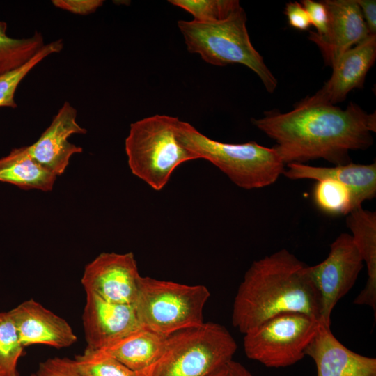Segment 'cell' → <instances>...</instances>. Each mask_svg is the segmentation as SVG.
Returning a JSON list of instances; mask_svg holds the SVG:
<instances>
[{
	"instance_id": "cell-21",
	"label": "cell",
	"mask_w": 376,
	"mask_h": 376,
	"mask_svg": "<svg viewBox=\"0 0 376 376\" xmlns=\"http://www.w3.org/2000/svg\"><path fill=\"white\" fill-rule=\"evenodd\" d=\"M7 24L0 20V75L15 70L33 58L45 45L41 33L26 38H13L6 34Z\"/></svg>"
},
{
	"instance_id": "cell-23",
	"label": "cell",
	"mask_w": 376,
	"mask_h": 376,
	"mask_svg": "<svg viewBox=\"0 0 376 376\" xmlns=\"http://www.w3.org/2000/svg\"><path fill=\"white\" fill-rule=\"evenodd\" d=\"M63 48L61 40L45 44L43 47L22 67L0 75V107L16 108L15 94L17 86L26 75L48 56L60 52Z\"/></svg>"
},
{
	"instance_id": "cell-26",
	"label": "cell",
	"mask_w": 376,
	"mask_h": 376,
	"mask_svg": "<svg viewBox=\"0 0 376 376\" xmlns=\"http://www.w3.org/2000/svg\"><path fill=\"white\" fill-rule=\"evenodd\" d=\"M171 4L180 7L199 22H212L225 19L241 8L237 0H170Z\"/></svg>"
},
{
	"instance_id": "cell-3",
	"label": "cell",
	"mask_w": 376,
	"mask_h": 376,
	"mask_svg": "<svg viewBox=\"0 0 376 376\" xmlns=\"http://www.w3.org/2000/svg\"><path fill=\"white\" fill-rule=\"evenodd\" d=\"M237 343L226 328L212 322L175 332L158 359L139 376H214L230 361Z\"/></svg>"
},
{
	"instance_id": "cell-7",
	"label": "cell",
	"mask_w": 376,
	"mask_h": 376,
	"mask_svg": "<svg viewBox=\"0 0 376 376\" xmlns=\"http://www.w3.org/2000/svg\"><path fill=\"white\" fill-rule=\"evenodd\" d=\"M210 297L203 285L141 276L133 305L141 327L168 337L203 324V309Z\"/></svg>"
},
{
	"instance_id": "cell-4",
	"label": "cell",
	"mask_w": 376,
	"mask_h": 376,
	"mask_svg": "<svg viewBox=\"0 0 376 376\" xmlns=\"http://www.w3.org/2000/svg\"><path fill=\"white\" fill-rule=\"evenodd\" d=\"M178 133L182 144L196 159L211 162L242 189L269 186L285 170V164L274 148L265 147L254 141L234 144L214 141L181 120Z\"/></svg>"
},
{
	"instance_id": "cell-6",
	"label": "cell",
	"mask_w": 376,
	"mask_h": 376,
	"mask_svg": "<svg viewBox=\"0 0 376 376\" xmlns=\"http://www.w3.org/2000/svg\"><path fill=\"white\" fill-rule=\"evenodd\" d=\"M246 22V15L241 7L221 21L180 20L178 26L190 53L198 54L203 61L214 65H244L259 77L267 92L273 93L277 79L253 46Z\"/></svg>"
},
{
	"instance_id": "cell-5",
	"label": "cell",
	"mask_w": 376,
	"mask_h": 376,
	"mask_svg": "<svg viewBox=\"0 0 376 376\" xmlns=\"http://www.w3.org/2000/svg\"><path fill=\"white\" fill-rule=\"evenodd\" d=\"M180 120L157 114L130 125L125 149L132 173L156 191L168 183L182 163L197 159L178 138Z\"/></svg>"
},
{
	"instance_id": "cell-28",
	"label": "cell",
	"mask_w": 376,
	"mask_h": 376,
	"mask_svg": "<svg viewBox=\"0 0 376 376\" xmlns=\"http://www.w3.org/2000/svg\"><path fill=\"white\" fill-rule=\"evenodd\" d=\"M301 4L306 10L311 25L315 27V32L319 35H323L327 31L329 20L328 13L323 2L304 0Z\"/></svg>"
},
{
	"instance_id": "cell-10",
	"label": "cell",
	"mask_w": 376,
	"mask_h": 376,
	"mask_svg": "<svg viewBox=\"0 0 376 376\" xmlns=\"http://www.w3.org/2000/svg\"><path fill=\"white\" fill-rule=\"evenodd\" d=\"M140 276L133 253H102L86 265L81 281L86 292L110 302L133 305Z\"/></svg>"
},
{
	"instance_id": "cell-34",
	"label": "cell",
	"mask_w": 376,
	"mask_h": 376,
	"mask_svg": "<svg viewBox=\"0 0 376 376\" xmlns=\"http://www.w3.org/2000/svg\"><path fill=\"white\" fill-rule=\"evenodd\" d=\"M30 376H38L36 373H32Z\"/></svg>"
},
{
	"instance_id": "cell-22",
	"label": "cell",
	"mask_w": 376,
	"mask_h": 376,
	"mask_svg": "<svg viewBox=\"0 0 376 376\" xmlns=\"http://www.w3.org/2000/svg\"><path fill=\"white\" fill-rule=\"evenodd\" d=\"M317 207L331 215H347L353 210L352 195L343 183L331 179L317 181L313 189Z\"/></svg>"
},
{
	"instance_id": "cell-14",
	"label": "cell",
	"mask_w": 376,
	"mask_h": 376,
	"mask_svg": "<svg viewBox=\"0 0 376 376\" xmlns=\"http://www.w3.org/2000/svg\"><path fill=\"white\" fill-rule=\"evenodd\" d=\"M77 115L76 109L65 102L40 138L28 146L33 160L56 176L65 172L74 154L83 151L68 140L72 134L87 132L77 122Z\"/></svg>"
},
{
	"instance_id": "cell-17",
	"label": "cell",
	"mask_w": 376,
	"mask_h": 376,
	"mask_svg": "<svg viewBox=\"0 0 376 376\" xmlns=\"http://www.w3.org/2000/svg\"><path fill=\"white\" fill-rule=\"evenodd\" d=\"M283 174L291 180L331 179L343 183L352 195L353 209L376 195V164H357L350 162L334 167H317L300 163L287 164Z\"/></svg>"
},
{
	"instance_id": "cell-15",
	"label": "cell",
	"mask_w": 376,
	"mask_h": 376,
	"mask_svg": "<svg viewBox=\"0 0 376 376\" xmlns=\"http://www.w3.org/2000/svg\"><path fill=\"white\" fill-rule=\"evenodd\" d=\"M23 346L45 345L61 349L73 345L77 336L69 323L33 299L9 311Z\"/></svg>"
},
{
	"instance_id": "cell-24",
	"label": "cell",
	"mask_w": 376,
	"mask_h": 376,
	"mask_svg": "<svg viewBox=\"0 0 376 376\" xmlns=\"http://www.w3.org/2000/svg\"><path fill=\"white\" fill-rule=\"evenodd\" d=\"M24 348L10 312H1L0 365L9 376H19L17 363Z\"/></svg>"
},
{
	"instance_id": "cell-13",
	"label": "cell",
	"mask_w": 376,
	"mask_h": 376,
	"mask_svg": "<svg viewBox=\"0 0 376 376\" xmlns=\"http://www.w3.org/2000/svg\"><path fill=\"white\" fill-rule=\"evenodd\" d=\"M82 321L89 350L102 349L141 327L134 305L110 302L88 292Z\"/></svg>"
},
{
	"instance_id": "cell-11",
	"label": "cell",
	"mask_w": 376,
	"mask_h": 376,
	"mask_svg": "<svg viewBox=\"0 0 376 376\" xmlns=\"http://www.w3.org/2000/svg\"><path fill=\"white\" fill-rule=\"evenodd\" d=\"M328 13L326 32L311 31L308 39L320 49L325 63L331 67L346 51L370 34L356 0L322 1Z\"/></svg>"
},
{
	"instance_id": "cell-29",
	"label": "cell",
	"mask_w": 376,
	"mask_h": 376,
	"mask_svg": "<svg viewBox=\"0 0 376 376\" xmlns=\"http://www.w3.org/2000/svg\"><path fill=\"white\" fill-rule=\"evenodd\" d=\"M102 0H54V6L77 15H89L102 6Z\"/></svg>"
},
{
	"instance_id": "cell-27",
	"label": "cell",
	"mask_w": 376,
	"mask_h": 376,
	"mask_svg": "<svg viewBox=\"0 0 376 376\" xmlns=\"http://www.w3.org/2000/svg\"><path fill=\"white\" fill-rule=\"evenodd\" d=\"M38 376H83L67 357L49 358L39 363Z\"/></svg>"
},
{
	"instance_id": "cell-1",
	"label": "cell",
	"mask_w": 376,
	"mask_h": 376,
	"mask_svg": "<svg viewBox=\"0 0 376 376\" xmlns=\"http://www.w3.org/2000/svg\"><path fill=\"white\" fill-rule=\"evenodd\" d=\"M253 124L276 142L284 164L323 159L335 165L351 162L350 150L368 148L376 131V114L350 102L345 109L335 105H300L287 113L272 110Z\"/></svg>"
},
{
	"instance_id": "cell-8",
	"label": "cell",
	"mask_w": 376,
	"mask_h": 376,
	"mask_svg": "<svg viewBox=\"0 0 376 376\" xmlns=\"http://www.w3.org/2000/svg\"><path fill=\"white\" fill-rule=\"evenodd\" d=\"M320 322L301 313L275 315L246 331V357L267 368H285L301 360Z\"/></svg>"
},
{
	"instance_id": "cell-30",
	"label": "cell",
	"mask_w": 376,
	"mask_h": 376,
	"mask_svg": "<svg viewBox=\"0 0 376 376\" xmlns=\"http://www.w3.org/2000/svg\"><path fill=\"white\" fill-rule=\"evenodd\" d=\"M289 24L299 30H307L311 26L309 16L303 6L295 1L289 2L285 8Z\"/></svg>"
},
{
	"instance_id": "cell-31",
	"label": "cell",
	"mask_w": 376,
	"mask_h": 376,
	"mask_svg": "<svg viewBox=\"0 0 376 376\" xmlns=\"http://www.w3.org/2000/svg\"><path fill=\"white\" fill-rule=\"evenodd\" d=\"M361 11L370 34L376 35V1L375 0H356Z\"/></svg>"
},
{
	"instance_id": "cell-2",
	"label": "cell",
	"mask_w": 376,
	"mask_h": 376,
	"mask_svg": "<svg viewBox=\"0 0 376 376\" xmlns=\"http://www.w3.org/2000/svg\"><path fill=\"white\" fill-rule=\"evenodd\" d=\"M306 267L285 249L253 262L234 299L233 325L245 334L284 313H301L319 320L320 297Z\"/></svg>"
},
{
	"instance_id": "cell-25",
	"label": "cell",
	"mask_w": 376,
	"mask_h": 376,
	"mask_svg": "<svg viewBox=\"0 0 376 376\" xmlns=\"http://www.w3.org/2000/svg\"><path fill=\"white\" fill-rule=\"evenodd\" d=\"M74 366L83 376H139L116 359L94 350H85L72 359Z\"/></svg>"
},
{
	"instance_id": "cell-33",
	"label": "cell",
	"mask_w": 376,
	"mask_h": 376,
	"mask_svg": "<svg viewBox=\"0 0 376 376\" xmlns=\"http://www.w3.org/2000/svg\"><path fill=\"white\" fill-rule=\"evenodd\" d=\"M0 376H9L0 365Z\"/></svg>"
},
{
	"instance_id": "cell-16",
	"label": "cell",
	"mask_w": 376,
	"mask_h": 376,
	"mask_svg": "<svg viewBox=\"0 0 376 376\" xmlns=\"http://www.w3.org/2000/svg\"><path fill=\"white\" fill-rule=\"evenodd\" d=\"M304 354L314 361L317 376H376L375 358L348 349L322 322Z\"/></svg>"
},
{
	"instance_id": "cell-32",
	"label": "cell",
	"mask_w": 376,
	"mask_h": 376,
	"mask_svg": "<svg viewBox=\"0 0 376 376\" xmlns=\"http://www.w3.org/2000/svg\"><path fill=\"white\" fill-rule=\"evenodd\" d=\"M214 376H253L242 364L232 359Z\"/></svg>"
},
{
	"instance_id": "cell-12",
	"label": "cell",
	"mask_w": 376,
	"mask_h": 376,
	"mask_svg": "<svg viewBox=\"0 0 376 376\" xmlns=\"http://www.w3.org/2000/svg\"><path fill=\"white\" fill-rule=\"evenodd\" d=\"M375 58L376 35H369L338 58L331 77L319 91L297 104L335 105L343 101L350 91L363 86Z\"/></svg>"
},
{
	"instance_id": "cell-18",
	"label": "cell",
	"mask_w": 376,
	"mask_h": 376,
	"mask_svg": "<svg viewBox=\"0 0 376 376\" xmlns=\"http://www.w3.org/2000/svg\"><path fill=\"white\" fill-rule=\"evenodd\" d=\"M346 225L368 269L366 284L354 299V304L370 306L375 318L376 214L359 206L346 215Z\"/></svg>"
},
{
	"instance_id": "cell-19",
	"label": "cell",
	"mask_w": 376,
	"mask_h": 376,
	"mask_svg": "<svg viewBox=\"0 0 376 376\" xmlns=\"http://www.w3.org/2000/svg\"><path fill=\"white\" fill-rule=\"evenodd\" d=\"M166 338L139 327L116 342L94 351L111 357L130 369L139 373L158 359Z\"/></svg>"
},
{
	"instance_id": "cell-9",
	"label": "cell",
	"mask_w": 376,
	"mask_h": 376,
	"mask_svg": "<svg viewBox=\"0 0 376 376\" xmlns=\"http://www.w3.org/2000/svg\"><path fill=\"white\" fill-rule=\"evenodd\" d=\"M363 260L351 235L341 233L330 245L328 256L321 263L306 267V272L320 297L319 321L330 326L331 313L337 302L351 290Z\"/></svg>"
},
{
	"instance_id": "cell-20",
	"label": "cell",
	"mask_w": 376,
	"mask_h": 376,
	"mask_svg": "<svg viewBox=\"0 0 376 376\" xmlns=\"http://www.w3.org/2000/svg\"><path fill=\"white\" fill-rule=\"evenodd\" d=\"M56 177L33 160L28 146L13 148L7 156L0 159V182L24 189L51 191Z\"/></svg>"
}]
</instances>
